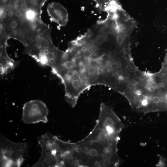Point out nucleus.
I'll return each instance as SVG.
<instances>
[{
  "instance_id": "1",
  "label": "nucleus",
  "mask_w": 167,
  "mask_h": 167,
  "mask_svg": "<svg viewBox=\"0 0 167 167\" xmlns=\"http://www.w3.org/2000/svg\"><path fill=\"white\" fill-rule=\"evenodd\" d=\"M41 8L35 0H15L0 6V35L25 46L49 27L41 19Z\"/></svg>"
},
{
  "instance_id": "2",
  "label": "nucleus",
  "mask_w": 167,
  "mask_h": 167,
  "mask_svg": "<svg viewBox=\"0 0 167 167\" xmlns=\"http://www.w3.org/2000/svg\"><path fill=\"white\" fill-rule=\"evenodd\" d=\"M51 69L64 86L66 102L72 108L75 107L81 94L90 88L83 80L73 58L67 50L59 62Z\"/></svg>"
},
{
  "instance_id": "3",
  "label": "nucleus",
  "mask_w": 167,
  "mask_h": 167,
  "mask_svg": "<svg viewBox=\"0 0 167 167\" xmlns=\"http://www.w3.org/2000/svg\"><path fill=\"white\" fill-rule=\"evenodd\" d=\"M49 27L24 46L23 54L34 58L43 66L52 67L61 60L64 51L56 47L51 39Z\"/></svg>"
},
{
  "instance_id": "4",
  "label": "nucleus",
  "mask_w": 167,
  "mask_h": 167,
  "mask_svg": "<svg viewBox=\"0 0 167 167\" xmlns=\"http://www.w3.org/2000/svg\"><path fill=\"white\" fill-rule=\"evenodd\" d=\"M122 129L115 122L99 118L92 130L83 139L97 141L108 148L118 150L117 144Z\"/></svg>"
},
{
  "instance_id": "5",
  "label": "nucleus",
  "mask_w": 167,
  "mask_h": 167,
  "mask_svg": "<svg viewBox=\"0 0 167 167\" xmlns=\"http://www.w3.org/2000/svg\"><path fill=\"white\" fill-rule=\"evenodd\" d=\"M28 148L27 143L13 142L1 134L0 167H20L24 161V155Z\"/></svg>"
},
{
  "instance_id": "6",
  "label": "nucleus",
  "mask_w": 167,
  "mask_h": 167,
  "mask_svg": "<svg viewBox=\"0 0 167 167\" xmlns=\"http://www.w3.org/2000/svg\"><path fill=\"white\" fill-rule=\"evenodd\" d=\"M37 139L41 148V155L38 161L32 167H59L57 156L58 138L47 132Z\"/></svg>"
},
{
  "instance_id": "7",
  "label": "nucleus",
  "mask_w": 167,
  "mask_h": 167,
  "mask_svg": "<svg viewBox=\"0 0 167 167\" xmlns=\"http://www.w3.org/2000/svg\"><path fill=\"white\" fill-rule=\"evenodd\" d=\"M48 109L44 102L39 100H31L24 104L22 119L26 124L45 123L48 121Z\"/></svg>"
},
{
  "instance_id": "8",
  "label": "nucleus",
  "mask_w": 167,
  "mask_h": 167,
  "mask_svg": "<svg viewBox=\"0 0 167 167\" xmlns=\"http://www.w3.org/2000/svg\"><path fill=\"white\" fill-rule=\"evenodd\" d=\"M57 156L59 167H78L76 143L64 141L58 138Z\"/></svg>"
},
{
  "instance_id": "9",
  "label": "nucleus",
  "mask_w": 167,
  "mask_h": 167,
  "mask_svg": "<svg viewBox=\"0 0 167 167\" xmlns=\"http://www.w3.org/2000/svg\"><path fill=\"white\" fill-rule=\"evenodd\" d=\"M8 40L5 36L0 35V73L1 76L13 70L19 63L18 61L11 58L7 53Z\"/></svg>"
},
{
  "instance_id": "10",
  "label": "nucleus",
  "mask_w": 167,
  "mask_h": 167,
  "mask_svg": "<svg viewBox=\"0 0 167 167\" xmlns=\"http://www.w3.org/2000/svg\"><path fill=\"white\" fill-rule=\"evenodd\" d=\"M47 10L53 21L60 26L66 25L68 20V14L66 10L61 4L53 2L49 4Z\"/></svg>"
},
{
  "instance_id": "11",
  "label": "nucleus",
  "mask_w": 167,
  "mask_h": 167,
  "mask_svg": "<svg viewBox=\"0 0 167 167\" xmlns=\"http://www.w3.org/2000/svg\"><path fill=\"white\" fill-rule=\"evenodd\" d=\"M101 11H105L112 0H93Z\"/></svg>"
},
{
  "instance_id": "12",
  "label": "nucleus",
  "mask_w": 167,
  "mask_h": 167,
  "mask_svg": "<svg viewBox=\"0 0 167 167\" xmlns=\"http://www.w3.org/2000/svg\"><path fill=\"white\" fill-rule=\"evenodd\" d=\"M114 61V67L117 69H119L121 68L122 66V62L118 59H116Z\"/></svg>"
},
{
  "instance_id": "13",
  "label": "nucleus",
  "mask_w": 167,
  "mask_h": 167,
  "mask_svg": "<svg viewBox=\"0 0 167 167\" xmlns=\"http://www.w3.org/2000/svg\"><path fill=\"white\" fill-rule=\"evenodd\" d=\"M152 101L155 104H158L161 102V99L159 97L156 96L152 98Z\"/></svg>"
},
{
  "instance_id": "14",
  "label": "nucleus",
  "mask_w": 167,
  "mask_h": 167,
  "mask_svg": "<svg viewBox=\"0 0 167 167\" xmlns=\"http://www.w3.org/2000/svg\"><path fill=\"white\" fill-rule=\"evenodd\" d=\"M47 0H35L36 3L42 7Z\"/></svg>"
},
{
  "instance_id": "15",
  "label": "nucleus",
  "mask_w": 167,
  "mask_h": 167,
  "mask_svg": "<svg viewBox=\"0 0 167 167\" xmlns=\"http://www.w3.org/2000/svg\"><path fill=\"white\" fill-rule=\"evenodd\" d=\"M134 101L137 103L141 101V98L138 95H136L134 97Z\"/></svg>"
},
{
  "instance_id": "16",
  "label": "nucleus",
  "mask_w": 167,
  "mask_h": 167,
  "mask_svg": "<svg viewBox=\"0 0 167 167\" xmlns=\"http://www.w3.org/2000/svg\"><path fill=\"white\" fill-rule=\"evenodd\" d=\"M151 85L152 87L155 88L157 86V84L156 82H153L152 83Z\"/></svg>"
},
{
  "instance_id": "17",
  "label": "nucleus",
  "mask_w": 167,
  "mask_h": 167,
  "mask_svg": "<svg viewBox=\"0 0 167 167\" xmlns=\"http://www.w3.org/2000/svg\"><path fill=\"white\" fill-rule=\"evenodd\" d=\"M155 88L152 87L150 88L149 89V91L152 92H154L155 91Z\"/></svg>"
},
{
  "instance_id": "18",
  "label": "nucleus",
  "mask_w": 167,
  "mask_h": 167,
  "mask_svg": "<svg viewBox=\"0 0 167 167\" xmlns=\"http://www.w3.org/2000/svg\"><path fill=\"white\" fill-rule=\"evenodd\" d=\"M135 94L137 95H140L141 94V92L139 90H137L135 92Z\"/></svg>"
},
{
  "instance_id": "19",
  "label": "nucleus",
  "mask_w": 167,
  "mask_h": 167,
  "mask_svg": "<svg viewBox=\"0 0 167 167\" xmlns=\"http://www.w3.org/2000/svg\"><path fill=\"white\" fill-rule=\"evenodd\" d=\"M131 88L133 90H135L136 88L135 85V84L132 85H131Z\"/></svg>"
},
{
  "instance_id": "20",
  "label": "nucleus",
  "mask_w": 167,
  "mask_h": 167,
  "mask_svg": "<svg viewBox=\"0 0 167 167\" xmlns=\"http://www.w3.org/2000/svg\"><path fill=\"white\" fill-rule=\"evenodd\" d=\"M10 0H6V3L7 2H8V1Z\"/></svg>"
}]
</instances>
